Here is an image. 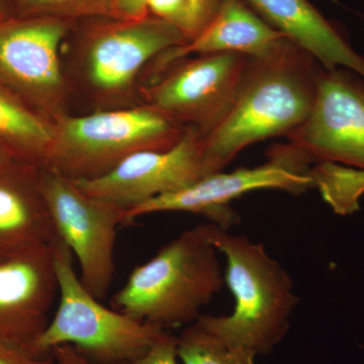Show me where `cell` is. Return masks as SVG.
I'll return each instance as SVG.
<instances>
[{
    "instance_id": "obj_1",
    "label": "cell",
    "mask_w": 364,
    "mask_h": 364,
    "mask_svg": "<svg viewBox=\"0 0 364 364\" xmlns=\"http://www.w3.org/2000/svg\"><path fill=\"white\" fill-rule=\"evenodd\" d=\"M322 65L291 40L259 58L249 59L229 112L202 136L210 173L223 171L254 143L296 130L312 111Z\"/></svg>"
},
{
    "instance_id": "obj_2",
    "label": "cell",
    "mask_w": 364,
    "mask_h": 364,
    "mask_svg": "<svg viewBox=\"0 0 364 364\" xmlns=\"http://www.w3.org/2000/svg\"><path fill=\"white\" fill-rule=\"evenodd\" d=\"M210 239L226 259L225 284L235 299L228 316L196 321L230 347L268 355L286 337L299 298L293 279L264 245L210 223Z\"/></svg>"
},
{
    "instance_id": "obj_3",
    "label": "cell",
    "mask_w": 364,
    "mask_h": 364,
    "mask_svg": "<svg viewBox=\"0 0 364 364\" xmlns=\"http://www.w3.org/2000/svg\"><path fill=\"white\" fill-rule=\"evenodd\" d=\"M218 253L210 223L191 228L132 272L112 308L166 331L193 324L224 286Z\"/></svg>"
},
{
    "instance_id": "obj_4",
    "label": "cell",
    "mask_w": 364,
    "mask_h": 364,
    "mask_svg": "<svg viewBox=\"0 0 364 364\" xmlns=\"http://www.w3.org/2000/svg\"><path fill=\"white\" fill-rule=\"evenodd\" d=\"M53 124L54 140L44 168L72 181L104 176L141 151L168 150L188 128L148 105L81 117L64 114Z\"/></svg>"
},
{
    "instance_id": "obj_5",
    "label": "cell",
    "mask_w": 364,
    "mask_h": 364,
    "mask_svg": "<svg viewBox=\"0 0 364 364\" xmlns=\"http://www.w3.org/2000/svg\"><path fill=\"white\" fill-rule=\"evenodd\" d=\"M53 246L59 305L33 344V354L48 356L55 347L70 345L100 363H131L167 332L102 306L79 279L70 249L59 238Z\"/></svg>"
},
{
    "instance_id": "obj_6",
    "label": "cell",
    "mask_w": 364,
    "mask_h": 364,
    "mask_svg": "<svg viewBox=\"0 0 364 364\" xmlns=\"http://www.w3.org/2000/svg\"><path fill=\"white\" fill-rule=\"evenodd\" d=\"M39 186L58 238L78 261L79 279L102 301L116 272L117 231L124 224V210L86 195L72 179L55 170H40Z\"/></svg>"
},
{
    "instance_id": "obj_7",
    "label": "cell",
    "mask_w": 364,
    "mask_h": 364,
    "mask_svg": "<svg viewBox=\"0 0 364 364\" xmlns=\"http://www.w3.org/2000/svg\"><path fill=\"white\" fill-rule=\"evenodd\" d=\"M286 139L306 164L332 161L364 170L363 76L343 67H322L312 111Z\"/></svg>"
},
{
    "instance_id": "obj_8",
    "label": "cell",
    "mask_w": 364,
    "mask_h": 364,
    "mask_svg": "<svg viewBox=\"0 0 364 364\" xmlns=\"http://www.w3.org/2000/svg\"><path fill=\"white\" fill-rule=\"evenodd\" d=\"M249 59L239 53H217L178 60L146 88L147 104L177 123L208 135L233 104Z\"/></svg>"
},
{
    "instance_id": "obj_9",
    "label": "cell",
    "mask_w": 364,
    "mask_h": 364,
    "mask_svg": "<svg viewBox=\"0 0 364 364\" xmlns=\"http://www.w3.org/2000/svg\"><path fill=\"white\" fill-rule=\"evenodd\" d=\"M67 26L55 16L0 23V85L54 121L64 114L60 46Z\"/></svg>"
},
{
    "instance_id": "obj_10",
    "label": "cell",
    "mask_w": 364,
    "mask_h": 364,
    "mask_svg": "<svg viewBox=\"0 0 364 364\" xmlns=\"http://www.w3.org/2000/svg\"><path fill=\"white\" fill-rule=\"evenodd\" d=\"M210 174L202 134L188 127L181 141L168 150L141 151L104 176L73 181L86 195L114 203L126 212L188 188Z\"/></svg>"
},
{
    "instance_id": "obj_11",
    "label": "cell",
    "mask_w": 364,
    "mask_h": 364,
    "mask_svg": "<svg viewBox=\"0 0 364 364\" xmlns=\"http://www.w3.org/2000/svg\"><path fill=\"white\" fill-rule=\"evenodd\" d=\"M314 188L312 179L299 173L279 160L267 161L252 168L220 171L203 177L188 188L159 196L124 212V225L142 215L176 212L202 215L210 223L224 229L240 221L230 203L246 193L261 189H277L301 195Z\"/></svg>"
},
{
    "instance_id": "obj_12",
    "label": "cell",
    "mask_w": 364,
    "mask_h": 364,
    "mask_svg": "<svg viewBox=\"0 0 364 364\" xmlns=\"http://www.w3.org/2000/svg\"><path fill=\"white\" fill-rule=\"evenodd\" d=\"M54 243L0 263V340L31 351L49 324L58 279ZM32 352V351H31Z\"/></svg>"
},
{
    "instance_id": "obj_13",
    "label": "cell",
    "mask_w": 364,
    "mask_h": 364,
    "mask_svg": "<svg viewBox=\"0 0 364 364\" xmlns=\"http://www.w3.org/2000/svg\"><path fill=\"white\" fill-rule=\"evenodd\" d=\"M188 42L181 28L161 18L124 21L91 41L86 54L87 78L98 92H122L148 62Z\"/></svg>"
},
{
    "instance_id": "obj_14",
    "label": "cell",
    "mask_w": 364,
    "mask_h": 364,
    "mask_svg": "<svg viewBox=\"0 0 364 364\" xmlns=\"http://www.w3.org/2000/svg\"><path fill=\"white\" fill-rule=\"evenodd\" d=\"M40 170L16 159L0 165V263L58 239L41 193Z\"/></svg>"
},
{
    "instance_id": "obj_15",
    "label": "cell",
    "mask_w": 364,
    "mask_h": 364,
    "mask_svg": "<svg viewBox=\"0 0 364 364\" xmlns=\"http://www.w3.org/2000/svg\"><path fill=\"white\" fill-rule=\"evenodd\" d=\"M326 69L343 67L364 78V56L309 0H244Z\"/></svg>"
},
{
    "instance_id": "obj_16",
    "label": "cell",
    "mask_w": 364,
    "mask_h": 364,
    "mask_svg": "<svg viewBox=\"0 0 364 364\" xmlns=\"http://www.w3.org/2000/svg\"><path fill=\"white\" fill-rule=\"evenodd\" d=\"M284 33L260 18L243 0H221L210 23L193 40L157 57V72H163L191 55L239 53L259 58L277 49Z\"/></svg>"
},
{
    "instance_id": "obj_17",
    "label": "cell",
    "mask_w": 364,
    "mask_h": 364,
    "mask_svg": "<svg viewBox=\"0 0 364 364\" xmlns=\"http://www.w3.org/2000/svg\"><path fill=\"white\" fill-rule=\"evenodd\" d=\"M54 140L53 121L0 85V143L18 161L45 167Z\"/></svg>"
},
{
    "instance_id": "obj_18",
    "label": "cell",
    "mask_w": 364,
    "mask_h": 364,
    "mask_svg": "<svg viewBox=\"0 0 364 364\" xmlns=\"http://www.w3.org/2000/svg\"><path fill=\"white\" fill-rule=\"evenodd\" d=\"M308 176L335 214L349 215L360 210L364 170L332 161L313 163Z\"/></svg>"
},
{
    "instance_id": "obj_19",
    "label": "cell",
    "mask_w": 364,
    "mask_h": 364,
    "mask_svg": "<svg viewBox=\"0 0 364 364\" xmlns=\"http://www.w3.org/2000/svg\"><path fill=\"white\" fill-rule=\"evenodd\" d=\"M176 352L182 364H256L257 356L248 349L228 346L198 322L176 337Z\"/></svg>"
},
{
    "instance_id": "obj_20",
    "label": "cell",
    "mask_w": 364,
    "mask_h": 364,
    "mask_svg": "<svg viewBox=\"0 0 364 364\" xmlns=\"http://www.w3.org/2000/svg\"><path fill=\"white\" fill-rule=\"evenodd\" d=\"M26 11L48 16H112L114 0H18Z\"/></svg>"
},
{
    "instance_id": "obj_21",
    "label": "cell",
    "mask_w": 364,
    "mask_h": 364,
    "mask_svg": "<svg viewBox=\"0 0 364 364\" xmlns=\"http://www.w3.org/2000/svg\"><path fill=\"white\" fill-rule=\"evenodd\" d=\"M148 9L156 18L168 21L181 28L188 41L193 39L188 0H148Z\"/></svg>"
},
{
    "instance_id": "obj_22",
    "label": "cell",
    "mask_w": 364,
    "mask_h": 364,
    "mask_svg": "<svg viewBox=\"0 0 364 364\" xmlns=\"http://www.w3.org/2000/svg\"><path fill=\"white\" fill-rule=\"evenodd\" d=\"M176 337L168 331L140 358L129 364H177Z\"/></svg>"
},
{
    "instance_id": "obj_23",
    "label": "cell",
    "mask_w": 364,
    "mask_h": 364,
    "mask_svg": "<svg viewBox=\"0 0 364 364\" xmlns=\"http://www.w3.org/2000/svg\"><path fill=\"white\" fill-rule=\"evenodd\" d=\"M0 364H56V363L52 355H35L23 347L0 340Z\"/></svg>"
},
{
    "instance_id": "obj_24",
    "label": "cell",
    "mask_w": 364,
    "mask_h": 364,
    "mask_svg": "<svg viewBox=\"0 0 364 364\" xmlns=\"http://www.w3.org/2000/svg\"><path fill=\"white\" fill-rule=\"evenodd\" d=\"M53 356L56 364H129L130 363H100V361L92 360L87 356L83 355L74 347L70 345H62V346L55 347L50 353Z\"/></svg>"
},
{
    "instance_id": "obj_25",
    "label": "cell",
    "mask_w": 364,
    "mask_h": 364,
    "mask_svg": "<svg viewBox=\"0 0 364 364\" xmlns=\"http://www.w3.org/2000/svg\"><path fill=\"white\" fill-rule=\"evenodd\" d=\"M14 159H16V158H14L13 155L11 154V152L0 143V165L6 164V163L11 162V160Z\"/></svg>"
},
{
    "instance_id": "obj_26",
    "label": "cell",
    "mask_w": 364,
    "mask_h": 364,
    "mask_svg": "<svg viewBox=\"0 0 364 364\" xmlns=\"http://www.w3.org/2000/svg\"><path fill=\"white\" fill-rule=\"evenodd\" d=\"M6 1L4 0H0V20L4 18L6 14Z\"/></svg>"
}]
</instances>
